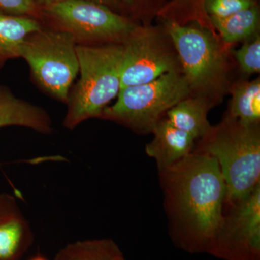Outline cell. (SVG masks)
<instances>
[{"label": "cell", "instance_id": "obj_1", "mask_svg": "<svg viewBox=\"0 0 260 260\" xmlns=\"http://www.w3.org/2000/svg\"><path fill=\"white\" fill-rule=\"evenodd\" d=\"M169 233L174 245L207 253L223 218L227 187L217 160L191 153L158 171Z\"/></svg>", "mask_w": 260, "mask_h": 260}, {"label": "cell", "instance_id": "obj_2", "mask_svg": "<svg viewBox=\"0 0 260 260\" xmlns=\"http://www.w3.org/2000/svg\"><path fill=\"white\" fill-rule=\"evenodd\" d=\"M193 153L218 162L229 199L242 198L260 185V126L246 125L227 115L198 140Z\"/></svg>", "mask_w": 260, "mask_h": 260}, {"label": "cell", "instance_id": "obj_3", "mask_svg": "<svg viewBox=\"0 0 260 260\" xmlns=\"http://www.w3.org/2000/svg\"><path fill=\"white\" fill-rule=\"evenodd\" d=\"M80 77L70 89L63 126L75 129L99 118L117 96L121 85L123 44L77 45Z\"/></svg>", "mask_w": 260, "mask_h": 260}, {"label": "cell", "instance_id": "obj_4", "mask_svg": "<svg viewBox=\"0 0 260 260\" xmlns=\"http://www.w3.org/2000/svg\"><path fill=\"white\" fill-rule=\"evenodd\" d=\"M164 29L177 51L191 95L216 104L229 88L226 51L210 29L164 20Z\"/></svg>", "mask_w": 260, "mask_h": 260}, {"label": "cell", "instance_id": "obj_5", "mask_svg": "<svg viewBox=\"0 0 260 260\" xmlns=\"http://www.w3.org/2000/svg\"><path fill=\"white\" fill-rule=\"evenodd\" d=\"M190 95V85L182 70H174L149 83L121 89L116 102L106 107L98 119L149 134L168 111Z\"/></svg>", "mask_w": 260, "mask_h": 260}, {"label": "cell", "instance_id": "obj_6", "mask_svg": "<svg viewBox=\"0 0 260 260\" xmlns=\"http://www.w3.org/2000/svg\"><path fill=\"white\" fill-rule=\"evenodd\" d=\"M20 58L26 61L32 82L43 93L67 104L70 89L79 74L73 36L43 24L42 28L25 38Z\"/></svg>", "mask_w": 260, "mask_h": 260}, {"label": "cell", "instance_id": "obj_7", "mask_svg": "<svg viewBox=\"0 0 260 260\" xmlns=\"http://www.w3.org/2000/svg\"><path fill=\"white\" fill-rule=\"evenodd\" d=\"M43 24L73 36L77 45L123 44L139 24L86 0H64L42 8Z\"/></svg>", "mask_w": 260, "mask_h": 260}, {"label": "cell", "instance_id": "obj_8", "mask_svg": "<svg viewBox=\"0 0 260 260\" xmlns=\"http://www.w3.org/2000/svg\"><path fill=\"white\" fill-rule=\"evenodd\" d=\"M207 253L223 260H260V185L242 198H225Z\"/></svg>", "mask_w": 260, "mask_h": 260}, {"label": "cell", "instance_id": "obj_9", "mask_svg": "<svg viewBox=\"0 0 260 260\" xmlns=\"http://www.w3.org/2000/svg\"><path fill=\"white\" fill-rule=\"evenodd\" d=\"M179 70L177 51L165 29L138 25L123 44L120 90Z\"/></svg>", "mask_w": 260, "mask_h": 260}, {"label": "cell", "instance_id": "obj_10", "mask_svg": "<svg viewBox=\"0 0 260 260\" xmlns=\"http://www.w3.org/2000/svg\"><path fill=\"white\" fill-rule=\"evenodd\" d=\"M34 239L31 226L15 197L0 193V260H20Z\"/></svg>", "mask_w": 260, "mask_h": 260}, {"label": "cell", "instance_id": "obj_11", "mask_svg": "<svg viewBox=\"0 0 260 260\" xmlns=\"http://www.w3.org/2000/svg\"><path fill=\"white\" fill-rule=\"evenodd\" d=\"M152 133L153 139L145 145V153L155 160L158 171L192 153L196 144L193 137L173 126L166 117L155 125Z\"/></svg>", "mask_w": 260, "mask_h": 260}, {"label": "cell", "instance_id": "obj_12", "mask_svg": "<svg viewBox=\"0 0 260 260\" xmlns=\"http://www.w3.org/2000/svg\"><path fill=\"white\" fill-rule=\"evenodd\" d=\"M13 126L44 135L53 132L52 120L46 109L16 96L8 86L0 84V128Z\"/></svg>", "mask_w": 260, "mask_h": 260}, {"label": "cell", "instance_id": "obj_13", "mask_svg": "<svg viewBox=\"0 0 260 260\" xmlns=\"http://www.w3.org/2000/svg\"><path fill=\"white\" fill-rule=\"evenodd\" d=\"M214 106L208 99L190 95L168 111L166 118L173 126L199 140L211 128L208 114Z\"/></svg>", "mask_w": 260, "mask_h": 260}, {"label": "cell", "instance_id": "obj_14", "mask_svg": "<svg viewBox=\"0 0 260 260\" xmlns=\"http://www.w3.org/2000/svg\"><path fill=\"white\" fill-rule=\"evenodd\" d=\"M42 26L37 19L6 14L0 10V71L8 61L20 58L25 38Z\"/></svg>", "mask_w": 260, "mask_h": 260}, {"label": "cell", "instance_id": "obj_15", "mask_svg": "<svg viewBox=\"0 0 260 260\" xmlns=\"http://www.w3.org/2000/svg\"><path fill=\"white\" fill-rule=\"evenodd\" d=\"M232 100L226 115L246 125L260 123L259 78L238 82L231 88Z\"/></svg>", "mask_w": 260, "mask_h": 260}, {"label": "cell", "instance_id": "obj_16", "mask_svg": "<svg viewBox=\"0 0 260 260\" xmlns=\"http://www.w3.org/2000/svg\"><path fill=\"white\" fill-rule=\"evenodd\" d=\"M212 27L218 30L226 44L248 40L259 34V10L257 4L224 18H210Z\"/></svg>", "mask_w": 260, "mask_h": 260}, {"label": "cell", "instance_id": "obj_17", "mask_svg": "<svg viewBox=\"0 0 260 260\" xmlns=\"http://www.w3.org/2000/svg\"><path fill=\"white\" fill-rule=\"evenodd\" d=\"M120 248L111 239H95L70 243L54 260H122Z\"/></svg>", "mask_w": 260, "mask_h": 260}, {"label": "cell", "instance_id": "obj_18", "mask_svg": "<svg viewBox=\"0 0 260 260\" xmlns=\"http://www.w3.org/2000/svg\"><path fill=\"white\" fill-rule=\"evenodd\" d=\"M205 0H172L158 11L164 20H172L185 25L186 21L197 22L201 26L210 29V19L204 10Z\"/></svg>", "mask_w": 260, "mask_h": 260}, {"label": "cell", "instance_id": "obj_19", "mask_svg": "<svg viewBox=\"0 0 260 260\" xmlns=\"http://www.w3.org/2000/svg\"><path fill=\"white\" fill-rule=\"evenodd\" d=\"M234 56L239 63L240 69L245 75L259 73L260 71V36L244 42L242 47L234 51Z\"/></svg>", "mask_w": 260, "mask_h": 260}, {"label": "cell", "instance_id": "obj_20", "mask_svg": "<svg viewBox=\"0 0 260 260\" xmlns=\"http://www.w3.org/2000/svg\"><path fill=\"white\" fill-rule=\"evenodd\" d=\"M256 4V0H205L204 10L209 18H224Z\"/></svg>", "mask_w": 260, "mask_h": 260}, {"label": "cell", "instance_id": "obj_21", "mask_svg": "<svg viewBox=\"0 0 260 260\" xmlns=\"http://www.w3.org/2000/svg\"><path fill=\"white\" fill-rule=\"evenodd\" d=\"M0 10L6 14L44 20L42 10L34 0H0Z\"/></svg>", "mask_w": 260, "mask_h": 260}, {"label": "cell", "instance_id": "obj_22", "mask_svg": "<svg viewBox=\"0 0 260 260\" xmlns=\"http://www.w3.org/2000/svg\"><path fill=\"white\" fill-rule=\"evenodd\" d=\"M86 1L92 2V3L107 7L120 15H124V13L126 11L124 0H86Z\"/></svg>", "mask_w": 260, "mask_h": 260}, {"label": "cell", "instance_id": "obj_23", "mask_svg": "<svg viewBox=\"0 0 260 260\" xmlns=\"http://www.w3.org/2000/svg\"><path fill=\"white\" fill-rule=\"evenodd\" d=\"M144 0H124V5L126 11L129 13H136L141 6Z\"/></svg>", "mask_w": 260, "mask_h": 260}, {"label": "cell", "instance_id": "obj_24", "mask_svg": "<svg viewBox=\"0 0 260 260\" xmlns=\"http://www.w3.org/2000/svg\"><path fill=\"white\" fill-rule=\"evenodd\" d=\"M35 3H37L38 6L42 9L45 7L50 6V5L56 4V3H61L64 0H34Z\"/></svg>", "mask_w": 260, "mask_h": 260}, {"label": "cell", "instance_id": "obj_25", "mask_svg": "<svg viewBox=\"0 0 260 260\" xmlns=\"http://www.w3.org/2000/svg\"><path fill=\"white\" fill-rule=\"evenodd\" d=\"M29 260H48L45 256L42 255V254H37V255L32 256L31 259Z\"/></svg>", "mask_w": 260, "mask_h": 260}, {"label": "cell", "instance_id": "obj_26", "mask_svg": "<svg viewBox=\"0 0 260 260\" xmlns=\"http://www.w3.org/2000/svg\"><path fill=\"white\" fill-rule=\"evenodd\" d=\"M122 260H126V259H125V258H124V259H123Z\"/></svg>", "mask_w": 260, "mask_h": 260}]
</instances>
